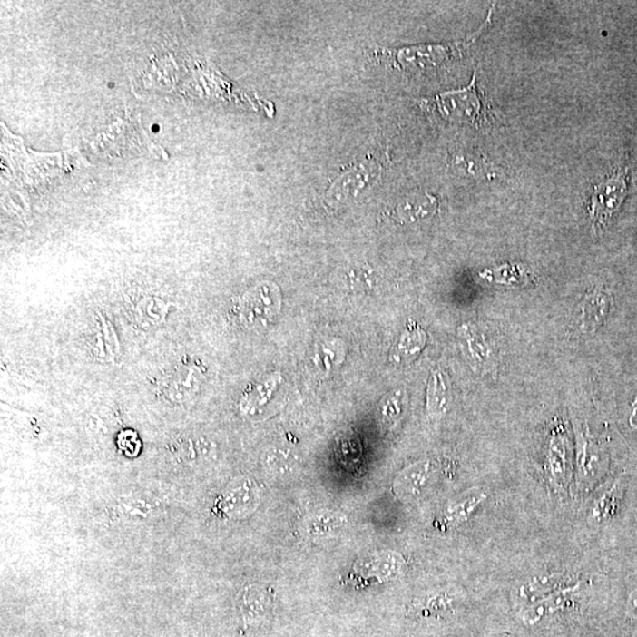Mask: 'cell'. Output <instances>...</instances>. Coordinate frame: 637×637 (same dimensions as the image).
<instances>
[{"mask_svg": "<svg viewBox=\"0 0 637 637\" xmlns=\"http://www.w3.org/2000/svg\"><path fill=\"white\" fill-rule=\"evenodd\" d=\"M629 189L628 169H620L593 189L590 219L595 228H604L622 207Z\"/></svg>", "mask_w": 637, "mask_h": 637, "instance_id": "1", "label": "cell"}, {"mask_svg": "<svg viewBox=\"0 0 637 637\" xmlns=\"http://www.w3.org/2000/svg\"><path fill=\"white\" fill-rule=\"evenodd\" d=\"M260 497L261 493L253 478H235L224 487L216 509L230 519L247 518L258 509Z\"/></svg>", "mask_w": 637, "mask_h": 637, "instance_id": "2", "label": "cell"}, {"mask_svg": "<svg viewBox=\"0 0 637 637\" xmlns=\"http://www.w3.org/2000/svg\"><path fill=\"white\" fill-rule=\"evenodd\" d=\"M280 307L278 289L270 282L259 283L240 300V317L248 328L269 324Z\"/></svg>", "mask_w": 637, "mask_h": 637, "instance_id": "3", "label": "cell"}, {"mask_svg": "<svg viewBox=\"0 0 637 637\" xmlns=\"http://www.w3.org/2000/svg\"><path fill=\"white\" fill-rule=\"evenodd\" d=\"M458 336L472 369L483 376L497 371L498 356L490 337L474 324L460 326Z\"/></svg>", "mask_w": 637, "mask_h": 637, "instance_id": "4", "label": "cell"}, {"mask_svg": "<svg viewBox=\"0 0 637 637\" xmlns=\"http://www.w3.org/2000/svg\"><path fill=\"white\" fill-rule=\"evenodd\" d=\"M572 460H570V442L568 435L556 426L550 435L545 456L546 477L554 489L564 491L572 477Z\"/></svg>", "mask_w": 637, "mask_h": 637, "instance_id": "5", "label": "cell"}, {"mask_svg": "<svg viewBox=\"0 0 637 637\" xmlns=\"http://www.w3.org/2000/svg\"><path fill=\"white\" fill-rule=\"evenodd\" d=\"M203 383V371L198 365H181L164 380L162 393L165 400L177 407L194 400Z\"/></svg>", "mask_w": 637, "mask_h": 637, "instance_id": "6", "label": "cell"}, {"mask_svg": "<svg viewBox=\"0 0 637 637\" xmlns=\"http://www.w3.org/2000/svg\"><path fill=\"white\" fill-rule=\"evenodd\" d=\"M379 174V167L375 163H364L356 168L348 169L338 177L328 191L330 203H344L349 199L356 198L358 192L365 188Z\"/></svg>", "mask_w": 637, "mask_h": 637, "instance_id": "7", "label": "cell"}, {"mask_svg": "<svg viewBox=\"0 0 637 637\" xmlns=\"http://www.w3.org/2000/svg\"><path fill=\"white\" fill-rule=\"evenodd\" d=\"M439 104L442 106V112L447 116L457 117L460 121L470 122V123L481 121L482 102L475 89V74L469 88L463 89L462 92L443 94Z\"/></svg>", "mask_w": 637, "mask_h": 637, "instance_id": "8", "label": "cell"}, {"mask_svg": "<svg viewBox=\"0 0 637 637\" xmlns=\"http://www.w3.org/2000/svg\"><path fill=\"white\" fill-rule=\"evenodd\" d=\"M236 604L243 624H258L269 615L270 611V590L260 583L247 584L240 592Z\"/></svg>", "mask_w": 637, "mask_h": 637, "instance_id": "9", "label": "cell"}, {"mask_svg": "<svg viewBox=\"0 0 637 637\" xmlns=\"http://www.w3.org/2000/svg\"><path fill=\"white\" fill-rule=\"evenodd\" d=\"M609 306H611V300L607 294L600 290L588 293L576 307L573 325L582 333H595L596 329L603 324Z\"/></svg>", "mask_w": 637, "mask_h": 637, "instance_id": "10", "label": "cell"}, {"mask_svg": "<svg viewBox=\"0 0 637 637\" xmlns=\"http://www.w3.org/2000/svg\"><path fill=\"white\" fill-rule=\"evenodd\" d=\"M117 518L125 523H143L160 516L162 507L148 495H127L118 498L113 506Z\"/></svg>", "mask_w": 637, "mask_h": 637, "instance_id": "11", "label": "cell"}, {"mask_svg": "<svg viewBox=\"0 0 637 637\" xmlns=\"http://www.w3.org/2000/svg\"><path fill=\"white\" fill-rule=\"evenodd\" d=\"M435 474L434 463L431 460L412 464L400 472L393 484V490L403 501L416 498L423 493Z\"/></svg>", "mask_w": 637, "mask_h": 637, "instance_id": "12", "label": "cell"}, {"mask_svg": "<svg viewBox=\"0 0 637 637\" xmlns=\"http://www.w3.org/2000/svg\"><path fill=\"white\" fill-rule=\"evenodd\" d=\"M172 309L171 301L159 295H145L133 306V318L141 328L156 329L165 324Z\"/></svg>", "mask_w": 637, "mask_h": 637, "instance_id": "13", "label": "cell"}, {"mask_svg": "<svg viewBox=\"0 0 637 637\" xmlns=\"http://www.w3.org/2000/svg\"><path fill=\"white\" fill-rule=\"evenodd\" d=\"M576 466L578 483L585 486L593 483L596 477L597 469L600 466L599 451L581 428L576 430Z\"/></svg>", "mask_w": 637, "mask_h": 637, "instance_id": "14", "label": "cell"}, {"mask_svg": "<svg viewBox=\"0 0 637 637\" xmlns=\"http://www.w3.org/2000/svg\"><path fill=\"white\" fill-rule=\"evenodd\" d=\"M93 352L98 360L106 361V363H117L122 356L116 330L112 322L102 316L97 317Z\"/></svg>", "mask_w": 637, "mask_h": 637, "instance_id": "15", "label": "cell"}, {"mask_svg": "<svg viewBox=\"0 0 637 637\" xmlns=\"http://www.w3.org/2000/svg\"><path fill=\"white\" fill-rule=\"evenodd\" d=\"M436 201L430 194L412 195L396 207V215L403 222H416L435 214Z\"/></svg>", "mask_w": 637, "mask_h": 637, "instance_id": "16", "label": "cell"}, {"mask_svg": "<svg viewBox=\"0 0 637 637\" xmlns=\"http://www.w3.org/2000/svg\"><path fill=\"white\" fill-rule=\"evenodd\" d=\"M278 381L277 377H271L269 380L262 381V383L248 389L239 403V410L241 415L245 416L258 415L271 398Z\"/></svg>", "mask_w": 637, "mask_h": 637, "instance_id": "17", "label": "cell"}, {"mask_svg": "<svg viewBox=\"0 0 637 637\" xmlns=\"http://www.w3.org/2000/svg\"><path fill=\"white\" fill-rule=\"evenodd\" d=\"M486 499V495L481 489H472L460 495L459 498L448 505L444 514V518L452 525L460 524L466 521L475 510Z\"/></svg>", "mask_w": 637, "mask_h": 637, "instance_id": "18", "label": "cell"}, {"mask_svg": "<svg viewBox=\"0 0 637 637\" xmlns=\"http://www.w3.org/2000/svg\"><path fill=\"white\" fill-rule=\"evenodd\" d=\"M451 396L446 377L442 372H435L427 393V412L432 419H440L446 415Z\"/></svg>", "mask_w": 637, "mask_h": 637, "instance_id": "19", "label": "cell"}, {"mask_svg": "<svg viewBox=\"0 0 637 637\" xmlns=\"http://www.w3.org/2000/svg\"><path fill=\"white\" fill-rule=\"evenodd\" d=\"M560 577L556 575L537 576L517 588V600L524 604H533L534 602L544 599L546 595L558 590Z\"/></svg>", "mask_w": 637, "mask_h": 637, "instance_id": "20", "label": "cell"}, {"mask_svg": "<svg viewBox=\"0 0 637 637\" xmlns=\"http://www.w3.org/2000/svg\"><path fill=\"white\" fill-rule=\"evenodd\" d=\"M346 525V518L339 514L318 513L306 519L305 530L310 537H325L337 534Z\"/></svg>", "mask_w": 637, "mask_h": 637, "instance_id": "21", "label": "cell"}, {"mask_svg": "<svg viewBox=\"0 0 637 637\" xmlns=\"http://www.w3.org/2000/svg\"><path fill=\"white\" fill-rule=\"evenodd\" d=\"M262 463L271 474L283 475L292 469L294 457L289 448L270 447L263 454Z\"/></svg>", "mask_w": 637, "mask_h": 637, "instance_id": "22", "label": "cell"}, {"mask_svg": "<svg viewBox=\"0 0 637 637\" xmlns=\"http://www.w3.org/2000/svg\"><path fill=\"white\" fill-rule=\"evenodd\" d=\"M426 336L423 330L416 329L404 336L400 342V353L404 354L405 358L415 357L416 353L422 351Z\"/></svg>", "mask_w": 637, "mask_h": 637, "instance_id": "23", "label": "cell"}, {"mask_svg": "<svg viewBox=\"0 0 637 637\" xmlns=\"http://www.w3.org/2000/svg\"><path fill=\"white\" fill-rule=\"evenodd\" d=\"M184 459L196 462L198 459L206 458L211 452V444L204 438L189 439L184 444Z\"/></svg>", "mask_w": 637, "mask_h": 637, "instance_id": "24", "label": "cell"}, {"mask_svg": "<svg viewBox=\"0 0 637 637\" xmlns=\"http://www.w3.org/2000/svg\"><path fill=\"white\" fill-rule=\"evenodd\" d=\"M118 446L127 456L139 455L141 446L139 436L133 431L122 432L120 436H118Z\"/></svg>", "mask_w": 637, "mask_h": 637, "instance_id": "25", "label": "cell"}, {"mask_svg": "<svg viewBox=\"0 0 637 637\" xmlns=\"http://www.w3.org/2000/svg\"><path fill=\"white\" fill-rule=\"evenodd\" d=\"M372 270L363 269H353L349 270V277H351L352 285H359L365 287H372L373 279L371 277Z\"/></svg>", "mask_w": 637, "mask_h": 637, "instance_id": "26", "label": "cell"}, {"mask_svg": "<svg viewBox=\"0 0 637 637\" xmlns=\"http://www.w3.org/2000/svg\"><path fill=\"white\" fill-rule=\"evenodd\" d=\"M400 403V397H395V399H393V401H389L387 407H385V411L383 412L384 416H387V418L393 420L399 418V416L403 415L404 410L403 405Z\"/></svg>", "mask_w": 637, "mask_h": 637, "instance_id": "27", "label": "cell"}]
</instances>
